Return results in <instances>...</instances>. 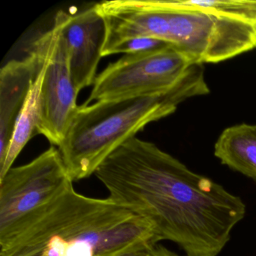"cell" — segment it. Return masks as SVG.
Returning a JSON list of instances; mask_svg holds the SVG:
<instances>
[{
    "mask_svg": "<svg viewBox=\"0 0 256 256\" xmlns=\"http://www.w3.org/2000/svg\"><path fill=\"white\" fill-rule=\"evenodd\" d=\"M42 59L43 44L38 37L28 56L10 61L0 71V166L6 158L18 119Z\"/></svg>",
    "mask_w": 256,
    "mask_h": 256,
    "instance_id": "obj_9",
    "label": "cell"
},
{
    "mask_svg": "<svg viewBox=\"0 0 256 256\" xmlns=\"http://www.w3.org/2000/svg\"><path fill=\"white\" fill-rule=\"evenodd\" d=\"M198 65L174 48L125 55L97 76L86 104L167 92Z\"/></svg>",
    "mask_w": 256,
    "mask_h": 256,
    "instance_id": "obj_6",
    "label": "cell"
},
{
    "mask_svg": "<svg viewBox=\"0 0 256 256\" xmlns=\"http://www.w3.org/2000/svg\"><path fill=\"white\" fill-rule=\"evenodd\" d=\"M48 34L37 133L44 136L52 146H59L78 108V92L72 78L68 48L56 18Z\"/></svg>",
    "mask_w": 256,
    "mask_h": 256,
    "instance_id": "obj_7",
    "label": "cell"
},
{
    "mask_svg": "<svg viewBox=\"0 0 256 256\" xmlns=\"http://www.w3.org/2000/svg\"><path fill=\"white\" fill-rule=\"evenodd\" d=\"M40 38L43 44L42 62L38 72L32 80L24 106L18 119L6 158L4 164L0 166V178H2L7 172L12 168L16 158L22 150L28 144V142L36 134H38L37 126L40 119L42 86L47 66L48 55V31L43 34Z\"/></svg>",
    "mask_w": 256,
    "mask_h": 256,
    "instance_id": "obj_10",
    "label": "cell"
},
{
    "mask_svg": "<svg viewBox=\"0 0 256 256\" xmlns=\"http://www.w3.org/2000/svg\"><path fill=\"white\" fill-rule=\"evenodd\" d=\"M95 175L108 198L142 217L160 241H172L186 256H218L245 216L240 198L136 137L110 154Z\"/></svg>",
    "mask_w": 256,
    "mask_h": 256,
    "instance_id": "obj_1",
    "label": "cell"
},
{
    "mask_svg": "<svg viewBox=\"0 0 256 256\" xmlns=\"http://www.w3.org/2000/svg\"><path fill=\"white\" fill-rule=\"evenodd\" d=\"M114 41L149 37L194 64H216L256 48V20L184 0H114L106 12Z\"/></svg>",
    "mask_w": 256,
    "mask_h": 256,
    "instance_id": "obj_3",
    "label": "cell"
},
{
    "mask_svg": "<svg viewBox=\"0 0 256 256\" xmlns=\"http://www.w3.org/2000/svg\"><path fill=\"white\" fill-rule=\"evenodd\" d=\"M168 48H173L170 44L155 38L149 37H139V38H128L118 42L109 47L102 50V56L109 55L125 54H134L146 53L162 50Z\"/></svg>",
    "mask_w": 256,
    "mask_h": 256,
    "instance_id": "obj_12",
    "label": "cell"
},
{
    "mask_svg": "<svg viewBox=\"0 0 256 256\" xmlns=\"http://www.w3.org/2000/svg\"><path fill=\"white\" fill-rule=\"evenodd\" d=\"M162 246H163L157 244L154 246L144 247L132 250L119 256H163Z\"/></svg>",
    "mask_w": 256,
    "mask_h": 256,
    "instance_id": "obj_13",
    "label": "cell"
},
{
    "mask_svg": "<svg viewBox=\"0 0 256 256\" xmlns=\"http://www.w3.org/2000/svg\"><path fill=\"white\" fill-rule=\"evenodd\" d=\"M55 18L68 48L72 78L79 94L96 78L107 36L106 22L96 5L76 14L60 11Z\"/></svg>",
    "mask_w": 256,
    "mask_h": 256,
    "instance_id": "obj_8",
    "label": "cell"
},
{
    "mask_svg": "<svg viewBox=\"0 0 256 256\" xmlns=\"http://www.w3.org/2000/svg\"><path fill=\"white\" fill-rule=\"evenodd\" d=\"M214 155L222 164L256 181V125L242 124L224 130Z\"/></svg>",
    "mask_w": 256,
    "mask_h": 256,
    "instance_id": "obj_11",
    "label": "cell"
},
{
    "mask_svg": "<svg viewBox=\"0 0 256 256\" xmlns=\"http://www.w3.org/2000/svg\"><path fill=\"white\" fill-rule=\"evenodd\" d=\"M158 242L142 217L72 187L0 240V256H119Z\"/></svg>",
    "mask_w": 256,
    "mask_h": 256,
    "instance_id": "obj_2",
    "label": "cell"
},
{
    "mask_svg": "<svg viewBox=\"0 0 256 256\" xmlns=\"http://www.w3.org/2000/svg\"><path fill=\"white\" fill-rule=\"evenodd\" d=\"M202 66L166 92L79 106L58 146L73 182L94 174L115 150L148 124L174 113L187 98L209 94Z\"/></svg>",
    "mask_w": 256,
    "mask_h": 256,
    "instance_id": "obj_4",
    "label": "cell"
},
{
    "mask_svg": "<svg viewBox=\"0 0 256 256\" xmlns=\"http://www.w3.org/2000/svg\"><path fill=\"white\" fill-rule=\"evenodd\" d=\"M73 187L58 146L0 178V240Z\"/></svg>",
    "mask_w": 256,
    "mask_h": 256,
    "instance_id": "obj_5",
    "label": "cell"
},
{
    "mask_svg": "<svg viewBox=\"0 0 256 256\" xmlns=\"http://www.w3.org/2000/svg\"><path fill=\"white\" fill-rule=\"evenodd\" d=\"M163 256H180V254H176V253L174 252L170 251L168 248L164 247V250H163Z\"/></svg>",
    "mask_w": 256,
    "mask_h": 256,
    "instance_id": "obj_14",
    "label": "cell"
}]
</instances>
